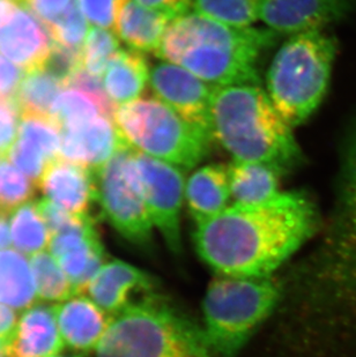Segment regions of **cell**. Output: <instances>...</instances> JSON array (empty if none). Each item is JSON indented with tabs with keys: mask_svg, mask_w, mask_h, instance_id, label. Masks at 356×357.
I'll return each instance as SVG.
<instances>
[{
	"mask_svg": "<svg viewBox=\"0 0 356 357\" xmlns=\"http://www.w3.org/2000/svg\"><path fill=\"white\" fill-rule=\"evenodd\" d=\"M98 115H103L98 102L84 91L72 88L59 94L50 116L61 128Z\"/></svg>",
	"mask_w": 356,
	"mask_h": 357,
	"instance_id": "31",
	"label": "cell"
},
{
	"mask_svg": "<svg viewBox=\"0 0 356 357\" xmlns=\"http://www.w3.org/2000/svg\"><path fill=\"white\" fill-rule=\"evenodd\" d=\"M63 86L64 82L47 68H34L21 82L15 101L24 114L50 116Z\"/></svg>",
	"mask_w": 356,
	"mask_h": 357,
	"instance_id": "25",
	"label": "cell"
},
{
	"mask_svg": "<svg viewBox=\"0 0 356 357\" xmlns=\"http://www.w3.org/2000/svg\"><path fill=\"white\" fill-rule=\"evenodd\" d=\"M172 20L168 14L147 8L135 0H123L114 31L132 50L156 54Z\"/></svg>",
	"mask_w": 356,
	"mask_h": 357,
	"instance_id": "20",
	"label": "cell"
},
{
	"mask_svg": "<svg viewBox=\"0 0 356 357\" xmlns=\"http://www.w3.org/2000/svg\"><path fill=\"white\" fill-rule=\"evenodd\" d=\"M61 126L50 116L24 114L21 116L19 139L52 163L61 154Z\"/></svg>",
	"mask_w": 356,
	"mask_h": 357,
	"instance_id": "28",
	"label": "cell"
},
{
	"mask_svg": "<svg viewBox=\"0 0 356 357\" xmlns=\"http://www.w3.org/2000/svg\"><path fill=\"white\" fill-rule=\"evenodd\" d=\"M334 241L356 259V119L343 146Z\"/></svg>",
	"mask_w": 356,
	"mask_h": 357,
	"instance_id": "21",
	"label": "cell"
},
{
	"mask_svg": "<svg viewBox=\"0 0 356 357\" xmlns=\"http://www.w3.org/2000/svg\"><path fill=\"white\" fill-rule=\"evenodd\" d=\"M149 86L155 98L170 107L184 121L213 137V86L184 68L165 61L151 68Z\"/></svg>",
	"mask_w": 356,
	"mask_h": 357,
	"instance_id": "10",
	"label": "cell"
},
{
	"mask_svg": "<svg viewBox=\"0 0 356 357\" xmlns=\"http://www.w3.org/2000/svg\"><path fill=\"white\" fill-rule=\"evenodd\" d=\"M280 296L281 286L274 278L218 274L209 282L202 303V332L209 351L235 356L272 314Z\"/></svg>",
	"mask_w": 356,
	"mask_h": 357,
	"instance_id": "6",
	"label": "cell"
},
{
	"mask_svg": "<svg viewBox=\"0 0 356 357\" xmlns=\"http://www.w3.org/2000/svg\"><path fill=\"white\" fill-rule=\"evenodd\" d=\"M338 42L324 31L292 35L266 75L267 95L289 126L308 121L325 98Z\"/></svg>",
	"mask_w": 356,
	"mask_h": 357,
	"instance_id": "4",
	"label": "cell"
},
{
	"mask_svg": "<svg viewBox=\"0 0 356 357\" xmlns=\"http://www.w3.org/2000/svg\"><path fill=\"white\" fill-rule=\"evenodd\" d=\"M56 316L65 346L80 355L98 347L112 319L84 295L56 304Z\"/></svg>",
	"mask_w": 356,
	"mask_h": 357,
	"instance_id": "18",
	"label": "cell"
},
{
	"mask_svg": "<svg viewBox=\"0 0 356 357\" xmlns=\"http://www.w3.org/2000/svg\"><path fill=\"white\" fill-rule=\"evenodd\" d=\"M52 36L47 24L19 0H0V52L31 71L42 68L50 54Z\"/></svg>",
	"mask_w": 356,
	"mask_h": 357,
	"instance_id": "12",
	"label": "cell"
},
{
	"mask_svg": "<svg viewBox=\"0 0 356 357\" xmlns=\"http://www.w3.org/2000/svg\"><path fill=\"white\" fill-rule=\"evenodd\" d=\"M31 271L36 284L37 298L57 304L74 296L72 283L51 253L31 256Z\"/></svg>",
	"mask_w": 356,
	"mask_h": 357,
	"instance_id": "27",
	"label": "cell"
},
{
	"mask_svg": "<svg viewBox=\"0 0 356 357\" xmlns=\"http://www.w3.org/2000/svg\"><path fill=\"white\" fill-rule=\"evenodd\" d=\"M202 331L168 304L142 297L111 319L98 357H209Z\"/></svg>",
	"mask_w": 356,
	"mask_h": 357,
	"instance_id": "5",
	"label": "cell"
},
{
	"mask_svg": "<svg viewBox=\"0 0 356 357\" xmlns=\"http://www.w3.org/2000/svg\"><path fill=\"white\" fill-rule=\"evenodd\" d=\"M17 323V314L13 307L0 303V344L3 348L13 337Z\"/></svg>",
	"mask_w": 356,
	"mask_h": 357,
	"instance_id": "40",
	"label": "cell"
},
{
	"mask_svg": "<svg viewBox=\"0 0 356 357\" xmlns=\"http://www.w3.org/2000/svg\"><path fill=\"white\" fill-rule=\"evenodd\" d=\"M133 162L153 225L169 249L178 252L181 248V213L186 184L183 170L135 149Z\"/></svg>",
	"mask_w": 356,
	"mask_h": 357,
	"instance_id": "9",
	"label": "cell"
},
{
	"mask_svg": "<svg viewBox=\"0 0 356 357\" xmlns=\"http://www.w3.org/2000/svg\"><path fill=\"white\" fill-rule=\"evenodd\" d=\"M35 195L34 184L5 159L0 160V211L10 213Z\"/></svg>",
	"mask_w": 356,
	"mask_h": 357,
	"instance_id": "32",
	"label": "cell"
},
{
	"mask_svg": "<svg viewBox=\"0 0 356 357\" xmlns=\"http://www.w3.org/2000/svg\"><path fill=\"white\" fill-rule=\"evenodd\" d=\"M153 288V281L144 271L131 264L114 259L107 261L89 286L88 297L111 318L135 303V297L146 295Z\"/></svg>",
	"mask_w": 356,
	"mask_h": 357,
	"instance_id": "15",
	"label": "cell"
},
{
	"mask_svg": "<svg viewBox=\"0 0 356 357\" xmlns=\"http://www.w3.org/2000/svg\"><path fill=\"white\" fill-rule=\"evenodd\" d=\"M306 193L285 192L258 205H232L197 225L195 249L222 275L272 277L320 228Z\"/></svg>",
	"mask_w": 356,
	"mask_h": 357,
	"instance_id": "1",
	"label": "cell"
},
{
	"mask_svg": "<svg viewBox=\"0 0 356 357\" xmlns=\"http://www.w3.org/2000/svg\"><path fill=\"white\" fill-rule=\"evenodd\" d=\"M105 73L103 86L107 96L119 107L140 98L149 84L151 68L142 52L121 49Z\"/></svg>",
	"mask_w": 356,
	"mask_h": 357,
	"instance_id": "23",
	"label": "cell"
},
{
	"mask_svg": "<svg viewBox=\"0 0 356 357\" xmlns=\"http://www.w3.org/2000/svg\"><path fill=\"white\" fill-rule=\"evenodd\" d=\"M54 357H82V355L77 354V355H71V356H54Z\"/></svg>",
	"mask_w": 356,
	"mask_h": 357,
	"instance_id": "42",
	"label": "cell"
},
{
	"mask_svg": "<svg viewBox=\"0 0 356 357\" xmlns=\"http://www.w3.org/2000/svg\"></svg>",
	"mask_w": 356,
	"mask_h": 357,
	"instance_id": "44",
	"label": "cell"
},
{
	"mask_svg": "<svg viewBox=\"0 0 356 357\" xmlns=\"http://www.w3.org/2000/svg\"><path fill=\"white\" fill-rule=\"evenodd\" d=\"M37 301L31 266L24 255L14 250L0 251V303L26 310Z\"/></svg>",
	"mask_w": 356,
	"mask_h": 357,
	"instance_id": "24",
	"label": "cell"
},
{
	"mask_svg": "<svg viewBox=\"0 0 356 357\" xmlns=\"http://www.w3.org/2000/svg\"><path fill=\"white\" fill-rule=\"evenodd\" d=\"M123 0H77L81 12L95 27L114 31Z\"/></svg>",
	"mask_w": 356,
	"mask_h": 357,
	"instance_id": "35",
	"label": "cell"
},
{
	"mask_svg": "<svg viewBox=\"0 0 356 357\" xmlns=\"http://www.w3.org/2000/svg\"><path fill=\"white\" fill-rule=\"evenodd\" d=\"M38 185L47 200L72 215H88L96 202L94 170L64 159L49 165Z\"/></svg>",
	"mask_w": 356,
	"mask_h": 357,
	"instance_id": "17",
	"label": "cell"
},
{
	"mask_svg": "<svg viewBox=\"0 0 356 357\" xmlns=\"http://www.w3.org/2000/svg\"><path fill=\"white\" fill-rule=\"evenodd\" d=\"M22 71L0 56V98H13L20 87Z\"/></svg>",
	"mask_w": 356,
	"mask_h": 357,
	"instance_id": "38",
	"label": "cell"
},
{
	"mask_svg": "<svg viewBox=\"0 0 356 357\" xmlns=\"http://www.w3.org/2000/svg\"><path fill=\"white\" fill-rule=\"evenodd\" d=\"M56 304L38 303L22 312L13 337L3 348V357H54L64 349Z\"/></svg>",
	"mask_w": 356,
	"mask_h": 357,
	"instance_id": "16",
	"label": "cell"
},
{
	"mask_svg": "<svg viewBox=\"0 0 356 357\" xmlns=\"http://www.w3.org/2000/svg\"><path fill=\"white\" fill-rule=\"evenodd\" d=\"M54 42L65 47L82 50V43L87 38V22L77 1L72 3L64 17L49 28Z\"/></svg>",
	"mask_w": 356,
	"mask_h": 357,
	"instance_id": "33",
	"label": "cell"
},
{
	"mask_svg": "<svg viewBox=\"0 0 356 357\" xmlns=\"http://www.w3.org/2000/svg\"><path fill=\"white\" fill-rule=\"evenodd\" d=\"M29 7L47 28L57 24L75 0H19Z\"/></svg>",
	"mask_w": 356,
	"mask_h": 357,
	"instance_id": "37",
	"label": "cell"
},
{
	"mask_svg": "<svg viewBox=\"0 0 356 357\" xmlns=\"http://www.w3.org/2000/svg\"><path fill=\"white\" fill-rule=\"evenodd\" d=\"M142 6L168 14L172 19L188 13L192 0H135Z\"/></svg>",
	"mask_w": 356,
	"mask_h": 357,
	"instance_id": "39",
	"label": "cell"
},
{
	"mask_svg": "<svg viewBox=\"0 0 356 357\" xmlns=\"http://www.w3.org/2000/svg\"><path fill=\"white\" fill-rule=\"evenodd\" d=\"M279 35L271 29L230 27L192 10L170 22L156 56L213 87L260 86L259 63Z\"/></svg>",
	"mask_w": 356,
	"mask_h": 357,
	"instance_id": "2",
	"label": "cell"
},
{
	"mask_svg": "<svg viewBox=\"0 0 356 357\" xmlns=\"http://www.w3.org/2000/svg\"><path fill=\"white\" fill-rule=\"evenodd\" d=\"M232 199L228 167L209 165L195 170L185 184V202L197 225L223 212Z\"/></svg>",
	"mask_w": 356,
	"mask_h": 357,
	"instance_id": "19",
	"label": "cell"
},
{
	"mask_svg": "<svg viewBox=\"0 0 356 357\" xmlns=\"http://www.w3.org/2000/svg\"><path fill=\"white\" fill-rule=\"evenodd\" d=\"M211 123L213 138L235 161L273 165L283 174L302 163L292 126L259 84L214 87Z\"/></svg>",
	"mask_w": 356,
	"mask_h": 357,
	"instance_id": "3",
	"label": "cell"
},
{
	"mask_svg": "<svg viewBox=\"0 0 356 357\" xmlns=\"http://www.w3.org/2000/svg\"><path fill=\"white\" fill-rule=\"evenodd\" d=\"M121 50L119 40L114 31L93 28L87 35L82 49V66L91 75L101 77Z\"/></svg>",
	"mask_w": 356,
	"mask_h": 357,
	"instance_id": "30",
	"label": "cell"
},
{
	"mask_svg": "<svg viewBox=\"0 0 356 357\" xmlns=\"http://www.w3.org/2000/svg\"><path fill=\"white\" fill-rule=\"evenodd\" d=\"M21 109L15 98H0V160L8 156L20 128Z\"/></svg>",
	"mask_w": 356,
	"mask_h": 357,
	"instance_id": "36",
	"label": "cell"
},
{
	"mask_svg": "<svg viewBox=\"0 0 356 357\" xmlns=\"http://www.w3.org/2000/svg\"><path fill=\"white\" fill-rule=\"evenodd\" d=\"M114 123L130 147L190 170L206 159L213 137L181 119L155 98H139L119 105Z\"/></svg>",
	"mask_w": 356,
	"mask_h": 357,
	"instance_id": "7",
	"label": "cell"
},
{
	"mask_svg": "<svg viewBox=\"0 0 356 357\" xmlns=\"http://www.w3.org/2000/svg\"><path fill=\"white\" fill-rule=\"evenodd\" d=\"M228 175L234 205H258L279 196L280 178L285 174L273 165L234 160Z\"/></svg>",
	"mask_w": 356,
	"mask_h": 357,
	"instance_id": "22",
	"label": "cell"
},
{
	"mask_svg": "<svg viewBox=\"0 0 356 357\" xmlns=\"http://www.w3.org/2000/svg\"><path fill=\"white\" fill-rule=\"evenodd\" d=\"M95 200L105 220L125 239L144 245L155 227L139 185L133 149L128 144L94 170Z\"/></svg>",
	"mask_w": 356,
	"mask_h": 357,
	"instance_id": "8",
	"label": "cell"
},
{
	"mask_svg": "<svg viewBox=\"0 0 356 357\" xmlns=\"http://www.w3.org/2000/svg\"><path fill=\"white\" fill-rule=\"evenodd\" d=\"M10 236L15 249L28 256L40 253L50 244L51 235L37 202H28L14 209Z\"/></svg>",
	"mask_w": 356,
	"mask_h": 357,
	"instance_id": "26",
	"label": "cell"
},
{
	"mask_svg": "<svg viewBox=\"0 0 356 357\" xmlns=\"http://www.w3.org/2000/svg\"><path fill=\"white\" fill-rule=\"evenodd\" d=\"M192 8L230 27L249 28L259 20V0H192Z\"/></svg>",
	"mask_w": 356,
	"mask_h": 357,
	"instance_id": "29",
	"label": "cell"
},
{
	"mask_svg": "<svg viewBox=\"0 0 356 357\" xmlns=\"http://www.w3.org/2000/svg\"><path fill=\"white\" fill-rule=\"evenodd\" d=\"M125 144L114 119L98 115L61 128V158L95 170Z\"/></svg>",
	"mask_w": 356,
	"mask_h": 357,
	"instance_id": "14",
	"label": "cell"
},
{
	"mask_svg": "<svg viewBox=\"0 0 356 357\" xmlns=\"http://www.w3.org/2000/svg\"><path fill=\"white\" fill-rule=\"evenodd\" d=\"M50 252L71 281L74 296L84 295L105 265V246L94 219L84 216L75 225L51 236Z\"/></svg>",
	"mask_w": 356,
	"mask_h": 357,
	"instance_id": "11",
	"label": "cell"
},
{
	"mask_svg": "<svg viewBox=\"0 0 356 357\" xmlns=\"http://www.w3.org/2000/svg\"><path fill=\"white\" fill-rule=\"evenodd\" d=\"M10 237L8 213L0 211V251L6 250L10 246Z\"/></svg>",
	"mask_w": 356,
	"mask_h": 357,
	"instance_id": "41",
	"label": "cell"
},
{
	"mask_svg": "<svg viewBox=\"0 0 356 357\" xmlns=\"http://www.w3.org/2000/svg\"><path fill=\"white\" fill-rule=\"evenodd\" d=\"M43 68L54 73L66 84L68 79L82 68V50L54 42Z\"/></svg>",
	"mask_w": 356,
	"mask_h": 357,
	"instance_id": "34",
	"label": "cell"
},
{
	"mask_svg": "<svg viewBox=\"0 0 356 357\" xmlns=\"http://www.w3.org/2000/svg\"><path fill=\"white\" fill-rule=\"evenodd\" d=\"M355 10L356 0H259V19L278 34L324 31Z\"/></svg>",
	"mask_w": 356,
	"mask_h": 357,
	"instance_id": "13",
	"label": "cell"
},
{
	"mask_svg": "<svg viewBox=\"0 0 356 357\" xmlns=\"http://www.w3.org/2000/svg\"><path fill=\"white\" fill-rule=\"evenodd\" d=\"M3 346H1V344H0V357H3Z\"/></svg>",
	"mask_w": 356,
	"mask_h": 357,
	"instance_id": "43",
	"label": "cell"
}]
</instances>
